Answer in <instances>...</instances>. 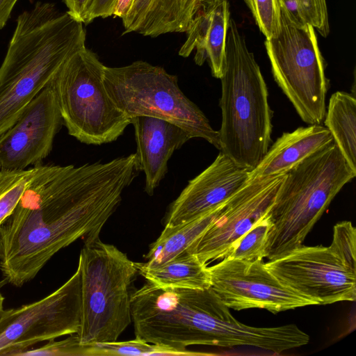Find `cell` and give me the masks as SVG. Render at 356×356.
Wrapping results in <instances>:
<instances>
[{
  "mask_svg": "<svg viewBox=\"0 0 356 356\" xmlns=\"http://www.w3.org/2000/svg\"><path fill=\"white\" fill-rule=\"evenodd\" d=\"M140 171L136 153L108 162L35 165L12 213L0 225V270L22 286L77 239H94Z\"/></svg>",
  "mask_w": 356,
  "mask_h": 356,
  "instance_id": "cell-1",
  "label": "cell"
},
{
  "mask_svg": "<svg viewBox=\"0 0 356 356\" xmlns=\"http://www.w3.org/2000/svg\"><path fill=\"white\" fill-rule=\"evenodd\" d=\"M86 39L78 22L49 3L37 2L18 16L0 67V136Z\"/></svg>",
  "mask_w": 356,
  "mask_h": 356,
  "instance_id": "cell-2",
  "label": "cell"
},
{
  "mask_svg": "<svg viewBox=\"0 0 356 356\" xmlns=\"http://www.w3.org/2000/svg\"><path fill=\"white\" fill-rule=\"evenodd\" d=\"M220 79L219 149L251 171L269 148L273 111L260 67L233 19H229L226 32L224 69Z\"/></svg>",
  "mask_w": 356,
  "mask_h": 356,
  "instance_id": "cell-3",
  "label": "cell"
},
{
  "mask_svg": "<svg viewBox=\"0 0 356 356\" xmlns=\"http://www.w3.org/2000/svg\"><path fill=\"white\" fill-rule=\"evenodd\" d=\"M355 176L334 141L288 171L266 213L271 227L265 257L273 259L302 245L334 197Z\"/></svg>",
  "mask_w": 356,
  "mask_h": 356,
  "instance_id": "cell-4",
  "label": "cell"
},
{
  "mask_svg": "<svg viewBox=\"0 0 356 356\" xmlns=\"http://www.w3.org/2000/svg\"><path fill=\"white\" fill-rule=\"evenodd\" d=\"M136 337L186 355L191 345L216 346L225 326V305L211 287L160 288L147 282L131 293Z\"/></svg>",
  "mask_w": 356,
  "mask_h": 356,
  "instance_id": "cell-5",
  "label": "cell"
},
{
  "mask_svg": "<svg viewBox=\"0 0 356 356\" xmlns=\"http://www.w3.org/2000/svg\"><path fill=\"white\" fill-rule=\"evenodd\" d=\"M81 277V344L117 341L131 323L130 286L138 270L127 254L99 237L84 241Z\"/></svg>",
  "mask_w": 356,
  "mask_h": 356,
  "instance_id": "cell-6",
  "label": "cell"
},
{
  "mask_svg": "<svg viewBox=\"0 0 356 356\" xmlns=\"http://www.w3.org/2000/svg\"><path fill=\"white\" fill-rule=\"evenodd\" d=\"M104 84L115 106L129 120L136 116L161 118L220 149L218 131L184 94L177 76L163 67L142 60L122 67L105 66Z\"/></svg>",
  "mask_w": 356,
  "mask_h": 356,
  "instance_id": "cell-7",
  "label": "cell"
},
{
  "mask_svg": "<svg viewBox=\"0 0 356 356\" xmlns=\"http://www.w3.org/2000/svg\"><path fill=\"white\" fill-rule=\"evenodd\" d=\"M104 67L84 47L62 64L51 81L68 134L87 145L115 141L131 124L108 95Z\"/></svg>",
  "mask_w": 356,
  "mask_h": 356,
  "instance_id": "cell-8",
  "label": "cell"
},
{
  "mask_svg": "<svg viewBox=\"0 0 356 356\" xmlns=\"http://www.w3.org/2000/svg\"><path fill=\"white\" fill-rule=\"evenodd\" d=\"M280 30L264 44L274 79L303 122L320 124L329 81L314 27L280 3Z\"/></svg>",
  "mask_w": 356,
  "mask_h": 356,
  "instance_id": "cell-9",
  "label": "cell"
},
{
  "mask_svg": "<svg viewBox=\"0 0 356 356\" xmlns=\"http://www.w3.org/2000/svg\"><path fill=\"white\" fill-rule=\"evenodd\" d=\"M81 316V277L78 266L62 286L46 297L2 311L0 355L19 356L42 341L76 334Z\"/></svg>",
  "mask_w": 356,
  "mask_h": 356,
  "instance_id": "cell-10",
  "label": "cell"
},
{
  "mask_svg": "<svg viewBox=\"0 0 356 356\" xmlns=\"http://www.w3.org/2000/svg\"><path fill=\"white\" fill-rule=\"evenodd\" d=\"M265 266L283 284L317 305L356 299V268L331 245H302Z\"/></svg>",
  "mask_w": 356,
  "mask_h": 356,
  "instance_id": "cell-11",
  "label": "cell"
},
{
  "mask_svg": "<svg viewBox=\"0 0 356 356\" xmlns=\"http://www.w3.org/2000/svg\"><path fill=\"white\" fill-rule=\"evenodd\" d=\"M210 287L229 309H264L276 314L317 305L283 284L262 259L251 261L225 257L208 267Z\"/></svg>",
  "mask_w": 356,
  "mask_h": 356,
  "instance_id": "cell-12",
  "label": "cell"
},
{
  "mask_svg": "<svg viewBox=\"0 0 356 356\" xmlns=\"http://www.w3.org/2000/svg\"><path fill=\"white\" fill-rule=\"evenodd\" d=\"M285 175L250 178L222 204L209 227L186 250L207 265L226 257L239 238L267 213Z\"/></svg>",
  "mask_w": 356,
  "mask_h": 356,
  "instance_id": "cell-13",
  "label": "cell"
},
{
  "mask_svg": "<svg viewBox=\"0 0 356 356\" xmlns=\"http://www.w3.org/2000/svg\"><path fill=\"white\" fill-rule=\"evenodd\" d=\"M63 124L54 90L49 83L16 122L0 136V170H22L41 164Z\"/></svg>",
  "mask_w": 356,
  "mask_h": 356,
  "instance_id": "cell-14",
  "label": "cell"
},
{
  "mask_svg": "<svg viewBox=\"0 0 356 356\" xmlns=\"http://www.w3.org/2000/svg\"><path fill=\"white\" fill-rule=\"evenodd\" d=\"M250 172L220 152L172 203L165 226L193 220L220 207L245 185Z\"/></svg>",
  "mask_w": 356,
  "mask_h": 356,
  "instance_id": "cell-15",
  "label": "cell"
},
{
  "mask_svg": "<svg viewBox=\"0 0 356 356\" xmlns=\"http://www.w3.org/2000/svg\"><path fill=\"white\" fill-rule=\"evenodd\" d=\"M130 122L134 127L139 169L145 175V191L152 195L168 172L174 152L193 138L183 128L161 118L136 116Z\"/></svg>",
  "mask_w": 356,
  "mask_h": 356,
  "instance_id": "cell-16",
  "label": "cell"
},
{
  "mask_svg": "<svg viewBox=\"0 0 356 356\" xmlns=\"http://www.w3.org/2000/svg\"><path fill=\"white\" fill-rule=\"evenodd\" d=\"M230 19L227 0H217L195 19L186 32L187 38L179 54L188 57L195 49V62L202 65L208 60L213 76L223 74L226 32Z\"/></svg>",
  "mask_w": 356,
  "mask_h": 356,
  "instance_id": "cell-17",
  "label": "cell"
},
{
  "mask_svg": "<svg viewBox=\"0 0 356 356\" xmlns=\"http://www.w3.org/2000/svg\"><path fill=\"white\" fill-rule=\"evenodd\" d=\"M334 141L324 125L309 124L285 132L268 148L249 179L285 174L292 168Z\"/></svg>",
  "mask_w": 356,
  "mask_h": 356,
  "instance_id": "cell-18",
  "label": "cell"
},
{
  "mask_svg": "<svg viewBox=\"0 0 356 356\" xmlns=\"http://www.w3.org/2000/svg\"><path fill=\"white\" fill-rule=\"evenodd\" d=\"M135 264L140 275L160 288L206 289L211 285L207 265L187 250L160 265Z\"/></svg>",
  "mask_w": 356,
  "mask_h": 356,
  "instance_id": "cell-19",
  "label": "cell"
},
{
  "mask_svg": "<svg viewBox=\"0 0 356 356\" xmlns=\"http://www.w3.org/2000/svg\"><path fill=\"white\" fill-rule=\"evenodd\" d=\"M222 204L193 220L165 226L145 255L146 263L151 266L160 265L184 252L209 227Z\"/></svg>",
  "mask_w": 356,
  "mask_h": 356,
  "instance_id": "cell-20",
  "label": "cell"
},
{
  "mask_svg": "<svg viewBox=\"0 0 356 356\" xmlns=\"http://www.w3.org/2000/svg\"><path fill=\"white\" fill-rule=\"evenodd\" d=\"M324 126L350 168L356 171V99L354 95L337 91L329 100Z\"/></svg>",
  "mask_w": 356,
  "mask_h": 356,
  "instance_id": "cell-21",
  "label": "cell"
},
{
  "mask_svg": "<svg viewBox=\"0 0 356 356\" xmlns=\"http://www.w3.org/2000/svg\"><path fill=\"white\" fill-rule=\"evenodd\" d=\"M186 355L174 348L148 343L140 338L126 341L95 342L84 344V356Z\"/></svg>",
  "mask_w": 356,
  "mask_h": 356,
  "instance_id": "cell-22",
  "label": "cell"
},
{
  "mask_svg": "<svg viewBox=\"0 0 356 356\" xmlns=\"http://www.w3.org/2000/svg\"><path fill=\"white\" fill-rule=\"evenodd\" d=\"M35 172V166L22 170H0V225L9 216Z\"/></svg>",
  "mask_w": 356,
  "mask_h": 356,
  "instance_id": "cell-23",
  "label": "cell"
},
{
  "mask_svg": "<svg viewBox=\"0 0 356 356\" xmlns=\"http://www.w3.org/2000/svg\"><path fill=\"white\" fill-rule=\"evenodd\" d=\"M270 227L271 223L266 214L239 238L226 257L247 261L264 259Z\"/></svg>",
  "mask_w": 356,
  "mask_h": 356,
  "instance_id": "cell-24",
  "label": "cell"
},
{
  "mask_svg": "<svg viewBox=\"0 0 356 356\" xmlns=\"http://www.w3.org/2000/svg\"><path fill=\"white\" fill-rule=\"evenodd\" d=\"M255 23L266 40L276 36L280 30L279 0H244Z\"/></svg>",
  "mask_w": 356,
  "mask_h": 356,
  "instance_id": "cell-25",
  "label": "cell"
},
{
  "mask_svg": "<svg viewBox=\"0 0 356 356\" xmlns=\"http://www.w3.org/2000/svg\"><path fill=\"white\" fill-rule=\"evenodd\" d=\"M353 267L356 268V229L350 221L337 222L330 244Z\"/></svg>",
  "mask_w": 356,
  "mask_h": 356,
  "instance_id": "cell-26",
  "label": "cell"
},
{
  "mask_svg": "<svg viewBox=\"0 0 356 356\" xmlns=\"http://www.w3.org/2000/svg\"><path fill=\"white\" fill-rule=\"evenodd\" d=\"M83 347L77 334H73L65 339H53L42 346L31 348L19 356H84Z\"/></svg>",
  "mask_w": 356,
  "mask_h": 356,
  "instance_id": "cell-27",
  "label": "cell"
},
{
  "mask_svg": "<svg viewBox=\"0 0 356 356\" xmlns=\"http://www.w3.org/2000/svg\"><path fill=\"white\" fill-rule=\"evenodd\" d=\"M299 17L310 24L318 33L327 37L330 33L325 0H296Z\"/></svg>",
  "mask_w": 356,
  "mask_h": 356,
  "instance_id": "cell-28",
  "label": "cell"
},
{
  "mask_svg": "<svg viewBox=\"0 0 356 356\" xmlns=\"http://www.w3.org/2000/svg\"><path fill=\"white\" fill-rule=\"evenodd\" d=\"M152 0H133L131 6L122 19L124 28V33L140 31Z\"/></svg>",
  "mask_w": 356,
  "mask_h": 356,
  "instance_id": "cell-29",
  "label": "cell"
},
{
  "mask_svg": "<svg viewBox=\"0 0 356 356\" xmlns=\"http://www.w3.org/2000/svg\"><path fill=\"white\" fill-rule=\"evenodd\" d=\"M115 2L116 0H92L87 11L85 24L98 17L112 16Z\"/></svg>",
  "mask_w": 356,
  "mask_h": 356,
  "instance_id": "cell-30",
  "label": "cell"
},
{
  "mask_svg": "<svg viewBox=\"0 0 356 356\" xmlns=\"http://www.w3.org/2000/svg\"><path fill=\"white\" fill-rule=\"evenodd\" d=\"M92 0H63L67 13L76 20L85 23L88 9Z\"/></svg>",
  "mask_w": 356,
  "mask_h": 356,
  "instance_id": "cell-31",
  "label": "cell"
},
{
  "mask_svg": "<svg viewBox=\"0 0 356 356\" xmlns=\"http://www.w3.org/2000/svg\"><path fill=\"white\" fill-rule=\"evenodd\" d=\"M18 0H0V29L6 24Z\"/></svg>",
  "mask_w": 356,
  "mask_h": 356,
  "instance_id": "cell-32",
  "label": "cell"
},
{
  "mask_svg": "<svg viewBox=\"0 0 356 356\" xmlns=\"http://www.w3.org/2000/svg\"><path fill=\"white\" fill-rule=\"evenodd\" d=\"M133 0H116L113 15L122 19L129 11Z\"/></svg>",
  "mask_w": 356,
  "mask_h": 356,
  "instance_id": "cell-33",
  "label": "cell"
},
{
  "mask_svg": "<svg viewBox=\"0 0 356 356\" xmlns=\"http://www.w3.org/2000/svg\"><path fill=\"white\" fill-rule=\"evenodd\" d=\"M286 8L296 16L299 17L297 8L296 0H279Z\"/></svg>",
  "mask_w": 356,
  "mask_h": 356,
  "instance_id": "cell-34",
  "label": "cell"
},
{
  "mask_svg": "<svg viewBox=\"0 0 356 356\" xmlns=\"http://www.w3.org/2000/svg\"><path fill=\"white\" fill-rule=\"evenodd\" d=\"M217 0H195L197 7L201 12H203L206 8L216 2Z\"/></svg>",
  "mask_w": 356,
  "mask_h": 356,
  "instance_id": "cell-35",
  "label": "cell"
},
{
  "mask_svg": "<svg viewBox=\"0 0 356 356\" xmlns=\"http://www.w3.org/2000/svg\"><path fill=\"white\" fill-rule=\"evenodd\" d=\"M3 300L4 298L0 292V316L1 314L2 311L3 310Z\"/></svg>",
  "mask_w": 356,
  "mask_h": 356,
  "instance_id": "cell-36",
  "label": "cell"
}]
</instances>
